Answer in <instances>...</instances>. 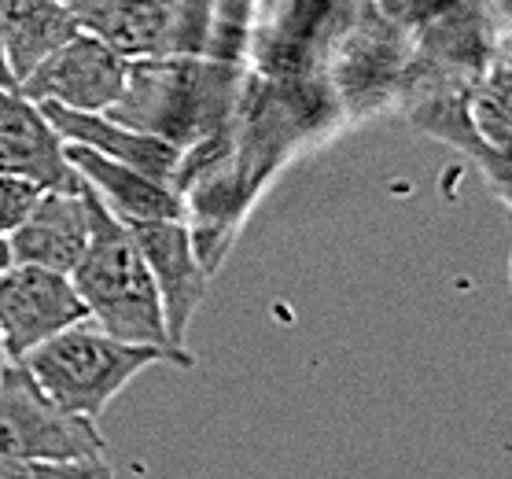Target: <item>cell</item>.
<instances>
[{"mask_svg": "<svg viewBox=\"0 0 512 479\" xmlns=\"http://www.w3.org/2000/svg\"><path fill=\"white\" fill-rule=\"evenodd\" d=\"M107 115L181 152L207 137H229L240 115V67L210 56L129 59L126 85Z\"/></svg>", "mask_w": 512, "mask_h": 479, "instance_id": "1", "label": "cell"}, {"mask_svg": "<svg viewBox=\"0 0 512 479\" xmlns=\"http://www.w3.org/2000/svg\"><path fill=\"white\" fill-rule=\"evenodd\" d=\"M82 196L85 214H89V240H85L78 266L70 269V281L82 295L89 321L129 343L188 351V347H177L166 332L163 303L133 240V229L107 211L89 185H82Z\"/></svg>", "mask_w": 512, "mask_h": 479, "instance_id": "2", "label": "cell"}, {"mask_svg": "<svg viewBox=\"0 0 512 479\" xmlns=\"http://www.w3.org/2000/svg\"><path fill=\"white\" fill-rule=\"evenodd\" d=\"M19 365L34 376V384L56 406L100 424L104 409L115 402L118 391L129 380H137L144 369H152V365L192 369L196 354L152 347V343H129V339L96 328L93 321H82V325H70L45 339Z\"/></svg>", "mask_w": 512, "mask_h": 479, "instance_id": "3", "label": "cell"}, {"mask_svg": "<svg viewBox=\"0 0 512 479\" xmlns=\"http://www.w3.org/2000/svg\"><path fill=\"white\" fill-rule=\"evenodd\" d=\"M78 30L126 59L203 56L214 0H74Z\"/></svg>", "mask_w": 512, "mask_h": 479, "instance_id": "4", "label": "cell"}, {"mask_svg": "<svg viewBox=\"0 0 512 479\" xmlns=\"http://www.w3.org/2000/svg\"><path fill=\"white\" fill-rule=\"evenodd\" d=\"M34 457H107L100 424L67 413L12 362L0 376V465Z\"/></svg>", "mask_w": 512, "mask_h": 479, "instance_id": "5", "label": "cell"}, {"mask_svg": "<svg viewBox=\"0 0 512 479\" xmlns=\"http://www.w3.org/2000/svg\"><path fill=\"white\" fill-rule=\"evenodd\" d=\"M82 321H89V310L70 273L23 262H12L0 273V339L8 362H23L45 339Z\"/></svg>", "mask_w": 512, "mask_h": 479, "instance_id": "6", "label": "cell"}, {"mask_svg": "<svg viewBox=\"0 0 512 479\" xmlns=\"http://www.w3.org/2000/svg\"><path fill=\"white\" fill-rule=\"evenodd\" d=\"M126 59L100 37L78 30L56 52H48L19 82L34 104H59L70 111H107L126 85Z\"/></svg>", "mask_w": 512, "mask_h": 479, "instance_id": "7", "label": "cell"}, {"mask_svg": "<svg viewBox=\"0 0 512 479\" xmlns=\"http://www.w3.org/2000/svg\"><path fill=\"white\" fill-rule=\"evenodd\" d=\"M472 82L476 78L443 71V67L431 63L424 78H409L406 115L420 133L454 144L457 152H465L472 163L483 166V174L494 181L498 196L505 199V192H509V155H498L494 148H487L483 137L476 133V126H472V115H468Z\"/></svg>", "mask_w": 512, "mask_h": 479, "instance_id": "8", "label": "cell"}, {"mask_svg": "<svg viewBox=\"0 0 512 479\" xmlns=\"http://www.w3.org/2000/svg\"><path fill=\"white\" fill-rule=\"evenodd\" d=\"M129 229H133V240H137L155 292H159V303H163L166 332L177 347H185L188 325H192L210 284V273L199 266L192 236H188V222L166 218V222H140Z\"/></svg>", "mask_w": 512, "mask_h": 479, "instance_id": "9", "label": "cell"}, {"mask_svg": "<svg viewBox=\"0 0 512 479\" xmlns=\"http://www.w3.org/2000/svg\"><path fill=\"white\" fill-rule=\"evenodd\" d=\"M0 174L26 177L41 188H82L63 137L19 89H0Z\"/></svg>", "mask_w": 512, "mask_h": 479, "instance_id": "10", "label": "cell"}, {"mask_svg": "<svg viewBox=\"0 0 512 479\" xmlns=\"http://www.w3.org/2000/svg\"><path fill=\"white\" fill-rule=\"evenodd\" d=\"M45 111V118L52 122L63 144H82V148H93V152L115 159V163H126L133 170H144V174L159 177L166 185H174L177 166H181V148L155 133H144V129H133L126 122L111 118L107 111H70V107L59 104H37Z\"/></svg>", "mask_w": 512, "mask_h": 479, "instance_id": "11", "label": "cell"}, {"mask_svg": "<svg viewBox=\"0 0 512 479\" xmlns=\"http://www.w3.org/2000/svg\"><path fill=\"white\" fill-rule=\"evenodd\" d=\"M67 163L70 170L82 177L100 196L107 211L122 218L126 225L140 222H166V218H185V199L174 185H166L159 177L133 170L126 163H115L107 155L82 148V144H67Z\"/></svg>", "mask_w": 512, "mask_h": 479, "instance_id": "12", "label": "cell"}, {"mask_svg": "<svg viewBox=\"0 0 512 479\" xmlns=\"http://www.w3.org/2000/svg\"><path fill=\"white\" fill-rule=\"evenodd\" d=\"M89 240V214H85L82 188H45L26 222L8 233L12 262L23 266L70 273Z\"/></svg>", "mask_w": 512, "mask_h": 479, "instance_id": "13", "label": "cell"}, {"mask_svg": "<svg viewBox=\"0 0 512 479\" xmlns=\"http://www.w3.org/2000/svg\"><path fill=\"white\" fill-rule=\"evenodd\" d=\"M0 30L15 82H23L48 52L78 34V23L67 0H0Z\"/></svg>", "mask_w": 512, "mask_h": 479, "instance_id": "14", "label": "cell"}, {"mask_svg": "<svg viewBox=\"0 0 512 479\" xmlns=\"http://www.w3.org/2000/svg\"><path fill=\"white\" fill-rule=\"evenodd\" d=\"M468 115L472 126L483 137L487 148H494L498 155H509L512 141V71L509 56H505V41L498 45V52L487 59V67L479 71V78L472 82L468 93Z\"/></svg>", "mask_w": 512, "mask_h": 479, "instance_id": "15", "label": "cell"}, {"mask_svg": "<svg viewBox=\"0 0 512 479\" xmlns=\"http://www.w3.org/2000/svg\"><path fill=\"white\" fill-rule=\"evenodd\" d=\"M0 479H115L107 457H34L0 465Z\"/></svg>", "mask_w": 512, "mask_h": 479, "instance_id": "16", "label": "cell"}, {"mask_svg": "<svg viewBox=\"0 0 512 479\" xmlns=\"http://www.w3.org/2000/svg\"><path fill=\"white\" fill-rule=\"evenodd\" d=\"M45 188L26 181V177H12V174H0V233L8 236L15 233L19 225L26 222V214L37 207Z\"/></svg>", "mask_w": 512, "mask_h": 479, "instance_id": "17", "label": "cell"}, {"mask_svg": "<svg viewBox=\"0 0 512 479\" xmlns=\"http://www.w3.org/2000/svg\"><path fill=\"white\" fill-rule=\"evenodd\" d=\"M0 89H19L12 74V63H8V52H4V30H0Z\"/></svg>", "mask_w": 512, "mask_h": 479, "instance_id": "18", "label": "cell"}, {"mask_svg": "<svg viewBox=\"0 0 512 479\" xmlns=\"http://www.w3.org/2000/svg\"><path fill=\"white\" fill-rule=\"evenodd\" d=\"M12 266V247H8V236L0 233V273Z\"/></svg>", "mask_w": 512, "mask_h": 479, "instance_id": "19", "label": "cell"}, {"mask_svg": "<svg viewBox=\"0 0 512 479\" xmlns=\"http://www.w3.org/2000/svg\"><path fill=\"white\" fill-rule=\"evenodd\" d=\"M8 365H12V362H8V351H4V339H0V376H4V369H8Z\"/></svg>", "mask_w": 512, "mask_h": 479, "instance_id": "20", "label": "cell"}, {"mask_svg": "<svg viewBox=\"0 0 512 479\" xmlns=\"http://www.w3.org/2000/svg\"><path fill=\"white\" fill-rule=\"evenodd\" d=\"M67 4H74V0H67Z\"/></svg>", "mask_w": 512, "mask_h": 479, "instance_id": "21", "label": "cell"}]
</instances>
